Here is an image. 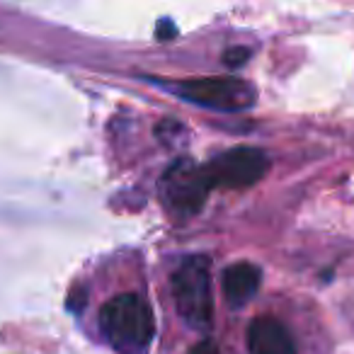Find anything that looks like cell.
<instances>
[{"instance_id":"6da1fadb","label":"cell","mask_w":354,"mask_h":354,"mask_svg":"<svg viewBox=\"0 0 354 354\" xmlns=\"http://www.w3.org/2000/svg\"><path fill=\"white\" fill-rule=\"evenodd\" d=\"M100 330L122 354H138L151 344L156 320L151 306L141 296L119 294L100 308Z\"/></svg>"},{"instance_id":"7a4b0ae2","label":"cell","mask_w":354,"mask_h":354,"mask_svg":"<svg viewBox=\"0 0 354 354\" xmlns=\"http://www.w3.org/2000/svg\"><path fill=\"white\" fill-rule=\"evenodd\" d=\"M172 296L185 323L197 330L212 325V270L207 257H189L172 274Z\"/></svg>"},{"instance_id":"3957f363","label":"cell","mask_w":354,"mask_h":354,"mask_svg":"<svg viewBox=\"0 0 354 354\" xmlns=\"http://www.w3.org/2000/svg\"><path fill=\"white\" fill-rule=\"evenodd\" d=\"M175 93L194 104L223 109V112L248 109L257 100V93L250 83H245L241 78H231V75H223V78L183 80V83H175Z\"/></svg>"},{"instance_id":"277c9868","label":"cell","mask_w":354,"mask_h":354,"mask_svg":"<svg viewBox=\"0 0 354 354\" xmlns=\"http://www.w3.org/2000/svg\"><path fill=\"white\" fill-rule=\"evenodd\" d=\"M212 183H209L207 167L197 165L189 158L172 162L160 177V194L162 202L177 214H194L202 209Z\"/></svg>"},{"instance_id":"5b68a950","label":"cell","mask_w":354,"mask_h":354,"mask_svg":"<svg viewBox=\"0 0 354 354\" xmlns=\"http://www.w3.org/2000/svg\"><path fill=\"white\" fill-rule=\"evenodd\" d=\"M204 167H207L212 187L241 189L260 183L262 177L267 175L270 160L257 148H233V151H226L218 158H214Z\"/></svg>"},{"instance_id":"8992f818","label":"cell","mask_w":354,"mask_h":354,"mask_svg":"<svg viewBox=\"0 0 354 354\" xmlns=\"http://www.w3.org/2000/svg\"><path fill=\"white\" fill-rule=\"evenodd\" d=\"M248 352L250 354H296V342L286 325L270 315L255 318L248 328Z\"/></svg>"},{"instance_id":"52a82bcc","label":"cell","mask_w":354,"mask_h":354,"mask_svg":"<svg viewBox=\"0 0 354 354\" xmlns=\"http://www.w3.org/2000/svg\"><path fill=\"white\" fill-rule=\"evenodd\" d=\"M260 270L250 262H236L223 272V294L231 306H243L260 289Z\"/></svg>"},{"instance_id":"ba28073f","label":"cell","mask_w":354,"mask_h":354,"mask_svg":"<svg viewBox=\"0 0 354 354\" xmlns=\"http://www.w3.org/2000/svg\"><path fill=\"white\" fill-rule=\"evenodd\" d=\"M248 59H250V49H248V46H231V49L223 54V64H226L228 68H241Z\"/></svg>"},{"instance_id":"9c48e42d","label":"cell","mask_w":354,"mask_h":354,"mask_svg":"<svg viewBox=\"0 0 354 354\" xmlns=\"http://www.w3.org/2000/svg\"><path fill=\"white\" fill-rule=\"evenodd\" d=\"M156 35H158V39H160V41L175 39L177 27L172 25V20H167V17H162V20L158 22V27H156Z\"/></svg>"},{"instance_id":"30bf717a","label":"cell","mask_w":354,"mask_h":354,"mask_svg":"<svg viewBox=\"0 0 354 354\" xmlns=\"http://www.w3.org/2000/svg\"><path fill=\"white\" fill-rule=\"evenodd\" d=\"M189 354H218V349H216V344H212V342H199L197 347H192Z\"/></svg>"}]
</instances>
